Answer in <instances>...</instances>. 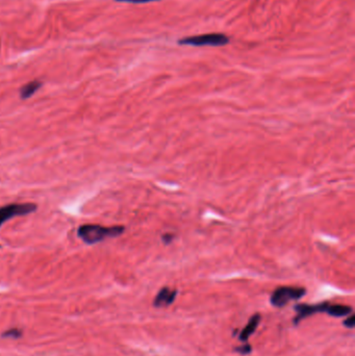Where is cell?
Masks as SVG:
<instances>
[{
    "label": "cell",
    "mask_w": 355,
    "mask_h": 356,
    "mask_svg": "<svg viewBox=\"0 0 355 356\" xmlns=\"http://www.w3.org/2000/svg\"><path fill=\"white\" fill-rule=\"evenodd\" d=\"M172 238H173V236L172 235H165V236H163V241L165 243H166V244H169L172 241Z\"/></svg>",
    "instance_id": "cell-14"
},
{
    "label": "cell",
    "mask_w": 355,
    "mask_h": 356,
    "mask_svg": "<svg viewBox=\"0 0 355 356\" xmlns=\"http://www.w3.org/2000/svg\"><path fill=\"white\" fill-rule=\"evenodd\" d=\"M125 227L121 225L102 226L99 224H84L77 229V236L88 245H95L106 238H113L124 234Z\"/></svg>",
    "instance_id": "cell-1"
},
{
    "label": "cell",
    "mask_w": 355,
    "mask_h": 356,
    "mask_svg": "<svg viewBox=\"0 0 355 356\" xmlns=\"http://www.w3.org/2000/svg\"><path fill=\"white\" fill-rule=\"evenodd\" d=\"M178 43L189 46H224L229 43V38L224 34H206L181 39Z\"/></svg>",
    "instance_id": "cell-4"
},
{
    "label": "cell",
    "mask_w": 355,
    "mask_h": 356,
    "mask_svg": "<svg viewBox=\"0 0 355 356\" xmlns=\"http://www.w3.org/2000/svg\"><path fill=\"white\" fill-rule=\"evenodd\" d=\"M42 87V82L40 80H31L27 84L21 87L20 89V97L21 99H28L31 96H34L38 91Z\"/></svg>",
    "instance_id": "cell-8"
},
{
    "label": "cell",
    "mask_w": 355,
    "mask_h": 356,
    "mask_svg": "<svg viewBox=\"0 0 355 356\" xmlns=\"http://www.w3.org/2000/svg\"><path fill=\"white\" fill-rule=\"evenodd\" d=\"M22 333H21V330L19 329H11L9 331H6V332L3 334V336H14V337H18L20 336Z\"/></svg>",
    "instance_id": "cell-10"
},
{
    "label": "cell",
    "mask_w": 355,
    "mask_h": 356,
    "mask_svg": "<svg viewBox=\"0 0 355 356\" xmlns=\"http://www.w3.org/2000/svg\"><path fill=\"white\" fill-rule=\"evenodd\" d=\"M305 294V288L298 286H279L271 296V303L275 308H284L290 301L298 300Z\"/></svg>",
    "instance_id": "cell-3"
},
{
    "label": "cell",
    "mask_w": 355,
    "mask_h": 356,
    "mask_svg": "<svg viewBox=\"0 0 355 356\" xmlns=\"http://www.w3.org/2000/svg\"><path fill=\"white\" fill-rule=\"evenodd\" d=\"M177 292L176 289H172L170 287H163L159 294L154 298L153 305L155 308H168L174 302Z\"/></svg>",
    "instance_id": "cell-6"
},
{
    "label": "cell",
    "mask_w": 355,
    "mask_h": 356,
    "mask_svg": "<svg viewBox=\"0 0 355 356\" xmlns=\"http://www.w3.org/2000/svg\"><path fill=\"white\" fill-rule=\"evenodd\" d=\"M329 303H320L316 305H308V304H299L295 306V310L297 311V317L295 319V323H298L301 320L305 319L307 317L311 316L312 313L317 312H326Z\"/></svg>",
    "instance_id": "cell-5"
},
{
    "label": "cell",
    "mask_w": 355,
    "mask_h": 356,
    "mask_svg": "<svg viewBox=\"0 0 355 356\" xmlns=\"http://www.w3.org/2000/svg\"><path fill=\"white\" fill-rule=\"evenodd\" d=\"M237 351L240 352V353H242V354L250 353V351H251V346H249V345H245V346H243V347L237 348Z\"/></svg>",
    "instance_id": "cell-13"
},
{
    "label": "cell",
    "mask_w": 355,
    "mask_h": 356,
    "mask_svg": "<svg viewBox=\"0 0 355 356\" xmlns=\"http://www.w3.org/2000/svg\"><path fill=\"white\" fill-rule=\"evenodd\" d=\"M38 210V205L32 202L25 203H10L0 208V227L6 221L15 217L26 216V214L35 213Z\"/></svg>",
    "instance_id": "cell-2"
},
{
    "label": "cell",
    "mask_w": 355,
    "mask_h": 356,
    "mask_svg": "<svg viewBox=\"0 0 355 356\" xmlns=\"http://www.w3.org/2000/svg\"><path fill=\"white\" fill-rule=\"evenodd\" d=\"M117 1H125V2H131V3H146V2H151V1H158V0H117Z\"/></svg>",
    "instance_id": "cell-12"
},
{
    "label": "cell",
    "mask_w": 355,
    "mask_h": 356,
    "mask_svg": "<svg viewBox=\"0 0 355 356\" xmlns=\"http://www.w3.org/2000/svg\"><path fill=\"white\" fill-rule=\"evenodd\" d=\"M260 313H257V314H253V316L251 317V319L249 320L248 324H247L244 329L242 330V332L240 334V339L242 342H247L249 339V337L255 332V330H257L260 322Z\"/></svg>",
    "instance_id": "cell-7"
},
{
    "label": "cell",
    "mask_w": 355,
    "mask_h": 356,
    "mask_svg": "<svg viewBox=\"0 0 355 356\" xmlns=\"http://www.w3.org/2000/svg\"><path fill=\"white\" fill-rule=\"evenodd\" d=\"M326 312L329 316L332 317H344L352 313V309L350 306L341 305V304H328Z\"/></svg>",
    "instance_id": "cell-9"
},
{
    "label": "cell",
    "mask_w": 355,
    "mask_h": 356,
    "mask_svg": "<svg viewBox=\"0 0 355 356\" xmlns=\"http://www.w3.org/2000/svg\"><path fill=\"white\" fill-rule=\"evenodd\" d=\"M344 324H345V326H347L348 328H353L354 327V316L352 313L350 314V317L344 322Z\"/></svg>",
    "instance_id": "cell-11"
}]
</instances>
